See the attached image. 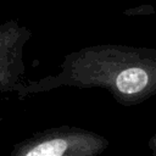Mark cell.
Here are the masks:
<instances>
[{"label": "cell", "mask_w": 156, "mask_h": 156, "mask_svg": "<svg viewBox=\"0 0 156 156\" xmlns=\"http://www.w3.org/2000/svg\"><path fill=\"white\" fill-rule=\"evenodd\" d=\"M60 72L22 83L18 99L61 87L106 89L123 106H134L156 95V48L101 44L85 46L63 57Z\"/></svg>", "instance_id": "obj_1"}, {"label": "cell", "mask_w": 156, "mask_h": 156, "mask_svg": "<svg viewBox=\"0 0 156 156\" xmlns=\"http://www.w3.org/2000/svg\"><path fill=\"white\" fill-rule=\"evenodd\" d=\"M110 143L91 130L60 126L38 132L13 145L11 156H98Z\"/></svg>", "instance_id": "obj_2"}, {"label": "cell", "mask_w": 156, "mask_h": 156, "mask_svg": "<svg viewBox=\"0 0 156 156\" xmlns=\"http://www.w3.org/2000/svg\"><path fill=\"white\" fill-rule=\"evenodd\" d=\"M30 38L32 30L17 20L0 24V94L17 91L23 83V49Z\"/></svg>", "instance_id": "obj_3"}, {"label": "cell", "mask_w": 156, "mask_h": 156, "mask_svg": "<svg viewBox=\"0 0 156 156\" xmlns=\"http://www.w3.org/2000/svg\"><path fill=\"white\" fill-rule=\"evenodd\" d=\"M147 146H149V150L151 151V154H152L154 156H156V133L149 139Z\"/></svg>", "instance_id": "obj_4"}]
</instances>
